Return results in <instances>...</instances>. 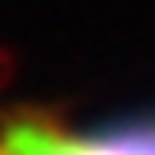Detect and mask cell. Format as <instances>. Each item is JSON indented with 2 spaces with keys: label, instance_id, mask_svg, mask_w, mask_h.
<instances>
[{
  "label": "cell",
  "instance_id": "1",
  "mask_svg": "<svg viewBox=\"0 0 155 155\" xmlns=\"http://www.w3.org/2000/svg\"><path fill=\"white\" fill-rule=\"evenodd\" d=\"M0 155H155V123L68 135L40 115H8L0 119Z\"/></svg>",
  "mask_w": 155,
  "mask_h": 155
}]
</instances>
